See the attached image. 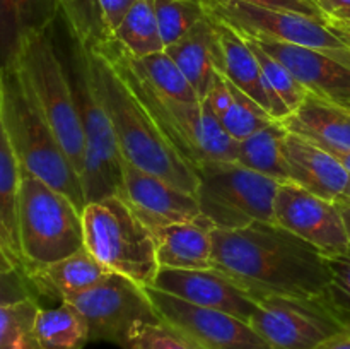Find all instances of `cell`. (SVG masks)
I'll list each match as a JSON object with an SVG mask.
<instances>
[{"label":"cell","instance_id":"6da1fadb","mask_svg":"<svg viewBox=\"0 0 350 349\" xmlns=\"http://www.w3.org/2000/svg\"><path fill=\"white\" fill-rule=\"evenodd\" d=\"M212 262L255 300L328 298L332 272L327 257L275 222L212 228Z\"/></svg>","mask_w":350,"mask_h":349},{"label":"cell","instance_id":"7a4b0ae2","mask_svg":"<svg viewBox=\"0 0 350 349\" xmlns=\"http://www.w3.org/2000/svg\"><path fill=\"white\" fill-rule=\"evenodd\" d=\"M84 55L91 82L108 113L123 159L195 195L198 187L195 170L164 137L156 120L122 77L103 43L84 48Z\"/></svg>","mask_w":350,"mask_h":349},{"label":"cell","instance_id":"3957f363","mask_svg":"<svg viewBox=\"0 0 350 349\" xmlns=\"http://www.w3.org/2000/svg\"><path fill=\"white\" fill-rule=\"evenodd\" d=\"M0 122L21 170L34 174L84 209L81 177L31 98L17 65L0 72Z\"/></svg>","mask_w":350,"mask_h":349},{"label":"cell","instance_id":"277c9868","mask_svg":"<svg viewBox=\"0 0 350 349\" xmlns=\"http://www.w3.org/2000/svg\"><path fill=\"white\" fill-rule=\"evenodd\" d=\"M103 47L113 58L130 89L156 120L164 137L193 170L205 161H236L238 142L224 132L207 103L181 101L154 91L130 67L115 40H108L103 43Z\"/></svg>","mask_w":350,"mask_h":349},{"label":"cell","instance_id":"5b68a950","mask_svg":"<svg viewBox=\"0 0 350 349\" xmlns=\"http://www.w3.org/2000/svg\"><path fill=\"white\" fill-rule=\"evenodd\" d=\"M31 98L57 137L79 177L84 170L85 144L70 79L55 41V24L27 38L16 62Z\"/></svg>","mask_w":350,"mask_h":349},{"label":"cell","instance_id":"8992f818","mask_svg":"<svg viewBox=\"0 0 350 349\" xmlns=\"http://www.w3.org/2000/svg\"><path fill=\"white\" fill-rule=\"evenodd\" d=\"M82 222L84 248L108 272L152 286L161 267L156 236L120 195L85 204Z\"/></svg>","mask_w":350,"mask_h":349},{"label":"cell","instance_id":"52a82bcc","mask_svg":"<svg viewBox=\"0 0 350 349\" xmlns=\"http://www.w3.org/2000/svg\"><path fill=\"white\" fill-rule=\"evenodd\" d=\"M17 226L26 277L84 248L82 209L26 171L21 178Z\"/></svg>","mask_w":350,"mask_h":349},{"label":"cell","instance_id":"ba28073f","mask_svg":"<svg viewBox=\"0 0 350 349\" xmlns=\"http://www.w3.org/2000/svg\"><path fill=\"white\" fill-rule=\"evenodd\" d=\"M58 50L70 79L84 132L85 156L81 181L85 204H91L109 195L120 194L123 157L120 154L108 113L91 82L84 48L68 33V38L58 47Z\"/></svg>","mask_w":350,"mask_h":349},{"label":"cell","instance_id":"9c48e42d","mask_svg":"<svg viewBox=\"0 0 350 349\" xmlns=\"http://www.w3.org/2000/svg\"><path fill=\"white\" fill-rule=\"evenodd\" d=\"M195 173V197L202 218L212 228L243 229L253 222H275L273 204L279 181L236 161H205Z\"/></svg>","mask_w":350,"mask_h":349},{"label":"cell","instance_id":"30bf717a","mask_svg":"<svg viewBox=\"0 0 350 349\" xmlns=\"http://www.w3.org/2000/svg\"><path fill=\"white\" fill-rule=\"evenodd\" d=\"M208 14L241 36L313 48L350 67V36L330 23L245 0H204Z\"/></svg>","mask_w":350,"mask_h":349},{"label":"cell","instance_id":"8fae6325","mask_svg":"<svg viewBox=\"0 0 350 349\" xmlns=\"http://www.w3.org/2000/svg\"><path fill=\"white\" fill-rule=\"evenodd\" d=\"M67 301L88 322L89 341L111 342L122 349L137 327L161 322L146 287L120 274L109 272L94 287Z\"/></svg>","mask_w":350,"mask_h":349},{"label":"cell","instance_id":"7c38bea8","mask_svg":"<svg viewBox=\"0 0 350 349\" xmlns=\"http://www.w3.org/2000/svg\"><path fill=\"white\" fill-rule=\"evenodd\" d=\"M256 301L250 324L277 349H314L349 324L328 298L265 296Z\"/></svg>","mask_w":350,"mask_h":349},{"label":"cell","instance_id":"4fadbf2b","mask_svg":"<svg viewBox=\"0 0 350 349\" xmlns=\"http://www.w3.org/2000/svg\"><path fill=\"white\" fill-rule=\"evenodd\" d=\"M157 315L197 349H277L250 322L224 311L195 307L187 301L146 287Z\"/></svg>","mask_w":350,"mask_h":349},{"label":"cell","instance_id":"5bb4252c","mask_svg":"<svg viewBox=\"0 0 350 349\" xmlns=\"http://www.w3.org/2000/svg\"><path fill=\"white\" fill-rule=\"evenodd\" d=\"M273 221L293 235L320 250L325 257L350 250V240L337 202L311 194L286 181L277 188Z\"/></svg>","mask_w":350,"mask_h":349},{"label":"cell","instance_id":"9a60e30c","mask_svg":"<svg viewBox=\"0 0 350 349\" xmlns=\"http://www.w3.org/2000/svg\"><path fill=\"white\" fill-rule=\"evenodd\" d=\"M120 197L152 233L170 224L202 219L197 197L122 159Z\"/></svg>","mask_w":350,"mask_h":349},{"label":"cell","instance_id":"2e32d148","mask_svg":"<svg viewBox=\"0 0 350 349\" xmlns=\"http://www.w3.org/2000/svg\"><path fill=\"white\" fill-rule=\"evenodd\" d=\"M152 287L195 307L224 311L246 322L258 307L252 294L215 267L191 270L159 267Z\"/></svg>","mask_w":350,"mask_h":349},{"label":"cell","instance_id":"e0dca14e","mask_svg":"<svg viewBox=\"0 0 350 349\" xmlns=\"http://www.w3.org/2000/svg\"><path fill=\"white\" fill-rule=\"evenodd\" d=\"M250 40L286 65L310 94L350 109V67L340 60L313 48L256 38Z\"/></svg>","mask_w":350,"mask_h":349},{"label":"cell","instance_id":"ac0fdd59","mask_svg":"<svg viewBox=\"0 0 350 349\" xmlns=\"http://www.w3.org/2000/svg\"><path fill=\"white\" fill-rule=\"evenodd\" d=\"M215 24H217L219 41H221V58H219L217 65L219 74L224 75L239 91L258 103L272 118H287L291 115V109L267 84L258 60H256L248 41L241 34L236 33L232 27L226 26L219 21H215Z\"/></svg>","mask_w":350,"mask_h":349},{"label":"cell","instance_id":"d6986e66","mask_svg":"<svg viewBox=\"0 0 350 349\" xmlns=\"http://www.w3.org/2000/svg\"><path fill=\"white\" fill-rule=\"evenodd\" d=\"M284 151L293 183L327 201L344 198L350 174L330 153L291 132L286 135Z\"/></svg>","mask_w":350,"mask_h":349},{"label":"cell","instance_id":"ffe728a7","mask_svg":"<svg viewBox=\"0 0 350 349\" xmlns=\"http://www.w3.org/2000/svg\"><path fill=\"white\" fill-rule=\"evenodd\" d=\"M60 17L58 0H0V72L14 67L27 38Z\"/></svg>","mask_w":350,"mask_h":349},{"label":"cell","instance_id":"44dd1931","mask_svg":"<svg viewBox=\"0 0 350 349\" xmlns=\"http://www.w3.org/2000/svg\"><path fill=\"white\" fill-rule=\"evenodd\" d=\"M164 51L176 62L185 77L204 101L219 72L217 65L221 58L217 24L211 14Z\"/></svg>","mask_w":350,"mask_h":349},{"label":"cell","instance_id":"7402d4cb","mask_svg":"<svg viewBox=\"0 0 350 349\" xmlns=\"http://www.w3.org/2000/svg\"><path fill=\"white\" fill-rule=\"evenodd\" d=\"M291 133L304 137L321 149H350V109L310 94L282 120Z\"/></svg>","mask_w":350,"mask_h":349},{"label":"cell","instance_id":"603a6c76","mask_svg":"<svg viewBox=\"0 0 350 349\" xmlns=\"http://www.w3.org/2000/svg\"><path fill=\"white\" fill-rule=\"evenodd\" d=\"M108 274V270L88 250L82 248L70 257L34 270L27 276V279L36 296L60 300L62 303L82 291L94 287Z\"/></svg>","mask_w":350,"mask_h":349},{"label":"cell","instance_id":"cb8c5ba5","mask_svg":"<svg viewBox=\"0 0 350 349\" xmlns=\"http://www.w3.org/2000/svg\"><path fill=\"white\" fill-rule=\"evenodd\" d=\"M157 260L170 269H212V224L207 219L170 224L154 233Z\"/></svg>","mask_w":350,"mask_h":349},{"label":"cell","instance_id":"d4e9b609","mask_svg":"<svg viewBox=\"0 0 350 349\" xmlns=\"http://www.w3.org/2000/svg\"><path fill=\"white\" fill-rule=\"evenodd\" d=\"M21 178L23 170L0 122V246L14 267L26 276L17 226Z\"/></svg>","mask_w":350,"mask_h":349},{"label":"cell","instance_id":"484cf974","mask_svg":"<svg viewBox=\"0 0 350 349\" xmlns=\"http://www.w3.org/2000/svg\"><path fill=\"white\" fill-rule=\"evenodd\" d=\"M289 130L282 120H272L253 135L236 144V163L262 173L279 183L291 181L284 142Z\"/></svg>","mask_w":350,"mask_h":349},{"label":"cell","instance_id":"4316f807","mask_svg":"<svg viewBox=\"0 0 350 349\" xmlns=\"http://www.w3.org/2000/svg\"><path fill=\"white\" fill-rule=\"evenodd\" d=\"M34 337L40 349H84L89 327L81 311L68 301L57 308H41L34 318Z\"/></svg>","mask_w":350,"mask_h":349},{"label":"cell","instance_id":"83f0119b","mask_svg":"<svg viewBox=\"0 0 350 349\" xmlns=\"http://www.w3.org/2000/svg\"><path fill=\"white\" fill-rule=\"evenodd\" d=\"M111 40L132 58H144L166 50L159 33L154 0H139L123 17Z\"/></svg>","mask_w":350,"mask_h":349},{"label":"cell","instance_id":"f1b7e54d","mask_svg":"<svg viewBox=\"0 0 350 349\" xmlns=\"http://www.w3.org/2000/svg\"><path fill=\"white\" fill-rule=\"evenodd\" d=\"M122 48V47H120ZM123 51V50H122ZM125 55L126 62L130 67L154 89V91L161 92V94L167 96L173 99H181V101L188 103H202L200 96L193 89V86L188 82L181 68L178 67L176 62L166 53V51H159V53H152L149 57L144 58H132L130 55Z\"/></svg>","mask_w":350,"mask_h":349},{"label":"cell","instance_id":"f546056e","mask_svg":"<svg viewBox=\"0 0 350 349\" xmlns=\"http://www.w3.org/2000/svg\"><path fill=\"white\" fill-rule=\"evenodd\" d=\"M58 3L62 21L81 47L91 48L111 40L99 0H58Z\"/></svg>","mask_w":350,"mask_h":349},{"label":"cell","instance_id":"4dcf8cb0","mask_svg":"<svg viewBox=\"0 0 350 349\" xmlns=\"http://www.w3.org/2000/svg\"><path fill=\"white\" fill-rule=\"evenodd\" d=\"M164 47H171L208 16L204 0H154Z\"/></svg>","mask_w":350,"mask_h":349},{"label":"cell","instance_id":"1f68e13d","mask_svg":"<svg viewBox=\"0 0 350 349\" xmlns=\"http://www.w3.org/2000/svg\"><path fill=\"white\" fill-rule=\"evenodd\" d=\"M40 303L26 300L21 303H0V349H40L34 337V318Z\"/></svg>","mask_w":350,"mask_h":349},{"label":"cell","instance_id":"d6a6232c","mask_svg":"<svg viewBox=\"0 0 350 349\" xmlns=\"http://www.w3.org/2000/svg\"><path fill=\"white\" fill-rule=\"evenodd\" d=\"M228 81V79H226ZM229 89L232 92V105L226 109L224 115L219 116V123L222 125L224 132L231 137L232 140L239 142V140L246 139V137L253 135L255 132H258L260 129H263L265 125H269L272 120V116L258 105V103L253 101L250 96H246L245 92L239 91L234 84L228 81Z\"/></svg>","mask_w":350,"mask_h":349},{"label":"cell","instance_id":"836d02e7","mask_svg":"<svg viewBox=\"0 0 350 349\" xmlns=\"http://www.w3.org/2000/svg\"><path fill=\"white\" fill-rule=\"evenodd\" d=\"M248 44L252 47L253 53H255L256 60H258L260 68L263 72V77H265L267 84L275 91V94L286 103L287 108L291 109V113L294 109H297L301 106V103L304 101V98L308 96V91L296 81L293 74H291L289 68L286 65L280 64L277 58H273L272 55L267 53L262 47L255 43L253 40L250 38L243 36Z\"/></svg>","mask_w":350,"mask_h":349},{"label":"cell","instance_id":"e575fe53","mask_svg":"<svg viewBox=\"0 0 350 349\" xmlns=\"http://www.w3.org/2000/svg\"><path fill=\"white\" fill-rule=\"evenodd\" d=\"M123 349H197L166 322L142 324L130 335Z\"/></svg>","mask_w":350,"mask_h":349},{"label":"cell","instance_id":"d590c367","mask_svg":"<svg viewBox=\"0 0 350 349\" xmlns=\"http://www.w3.org/2000/svg\"><path fill=\"white\" fill-rule=\"evenodd\" d=\"M332 272L328 301L335 310L350 322V250L340 255L327 257Z\"/></svg>","mask_w":350,"mask_h":349},{"label":"cell","instance_id":"8d00e7d4","mask_svg":"<svg viewBox=\"0 0 350 349\" xmlns=\"http://www.w3.org/2000/svg\"><path fill=\"white\" fill-rule=\"evenodd\" d=\"M38 300L29 279L19 270L0 272V303L12 305L26 300Z\"/></svg>","mask_w":350,"mask_h":349},{"label":"cell","instance_id":"74e56055","mask_svg":"<svg viewBox=\"0 0 350 349\" xmlns=\"http://www.w3.org/2000/svg\"><path fill=\"white\" fill-rule=\"evenodd\" d=\"M245 2L253 3V5L267 7V9L289 10V12L303 14V16H310L318 21L328 23V17L325 16V12L318 5L317 0H245Z\"/></svg>","mask_w":350,"mask_h":349},{"label":"cell","instance_id":"f35d334b","mask_svg":"<svg viewBox=\"0 0 350 349\" xmlns=\"http://www.w3.org/2000/svg\"><path fill=\"white\" fill-rule=\"evenodd\" d=\"M204 101L207 103L208 108L214 112V115L217 116V118L221 115H224L226 109L232 105V92L231 89H229V84L228 81H226L224 75L217 72V75L214 77V82H212L211 89H208Z\"/></svg>","mask_w":350,"mask_h":349},{"label":"cell","instance_id":"ab89813d","mask_svg":"<svg viewBox=\"0 0 350 349\" xmlns=\"http://www.w3.org/2000/svg\"><path fill=\"white\" fill-rule=\"evenodd\" d=\"M137 2H139V0H99L103 19H105V24L106 27H108L109 34L115 33L116 27L122 24L123 17L126 16V12H129Z\"/></svg>","mask_w":350,"mask_h":349},{"label":"cell","instance_id":"60d3db41","mask_svg":"<svg viewBox=\"0 0 350 349\" xmlns=\"http://www.w3.org/2000/svg\"><path fill=\"white\" fill-rule=\"evenodd\" d=\"M314 349H350V322Z\"/></svg>","mask_w":350,"mask_h":349},{"label":"cell","instance_id":"b9f144b4","mask_svg":"<svg viewBox=\"0 0 350 349\" xmlns=\"http://www.w3.org/2000/svg\"><path fill=\"white\" fill-rule=\"evenodd\" d=\"M328 23L350 36V10H338L328 16Z\"/></svg>","mask_w":350,"mask_h":349},{"label":"cell","instance_id":"7bdbcfd3","mask_svg":"<svg viewBox=\"0 0 350 349\" xmlns=\"http://www.w3.org/2000/svg\"><path fill=\"white\" fill-rule=\"evenodd\" d=\"M317 2L327 17L338 10H350V0H317Z\"/></svg>","mask_w":350,"mask_h":349},{"label":"cell","instance_id":"ee69618b","mask_svg":"<svg viewBox=\"0 0 350 349\" xmlns=\"http://www.w3.org/2000/svg\"><path fill=\"white\" fill-rule=\"evenodd\" d=\"M327 153H330L332 156H334L350 174V149H332V151H327Z\"/></svg>","mask_w":350,"mask_h":349},{"label":"cell","instance_id":"f6af8a7d","mask_svg":"<svg viewBox=\"0 0 350 349\" xmlns=\"http://www.w3.org/2000/svg\"><path fill=\"white\" fill-rule=\"evenodd\" d=\"M9 270H17V269L14 267V263L10 262V259L7 257V253L3 252L2 246H0V272H9Z\"/></svg>","mask_w":350,"mask_h":349},{"label":"cell","instance_id":"bcb514c9","mask_svg":"<svg viewBox=\"0 0 350 349\" xmlns=\"http://www.w3.org/2000/svg\"><path fill=\"white\" fill-rule=\"evenodd\" d=\"M338 207H340L342 218H344L345 222V229H347V235L350 240V204H338Z\"/></svg>","mask_w":350,"mask_h":349},{"label":"cell","instance_id":"7dc6e473","mask_svg":"<svg viewBox=\"0 0 350 349\" xmlns=\"http://www.w3.org/2000/svg\"><path fill=\"white\" fill-rule=\"evenodd\" d=\"M337 204H350V181H349V185H347V190H345L344 198H342L340 202H337Z\"/></svg>","mask_w":350,"mask_h":349}]
</instances>
